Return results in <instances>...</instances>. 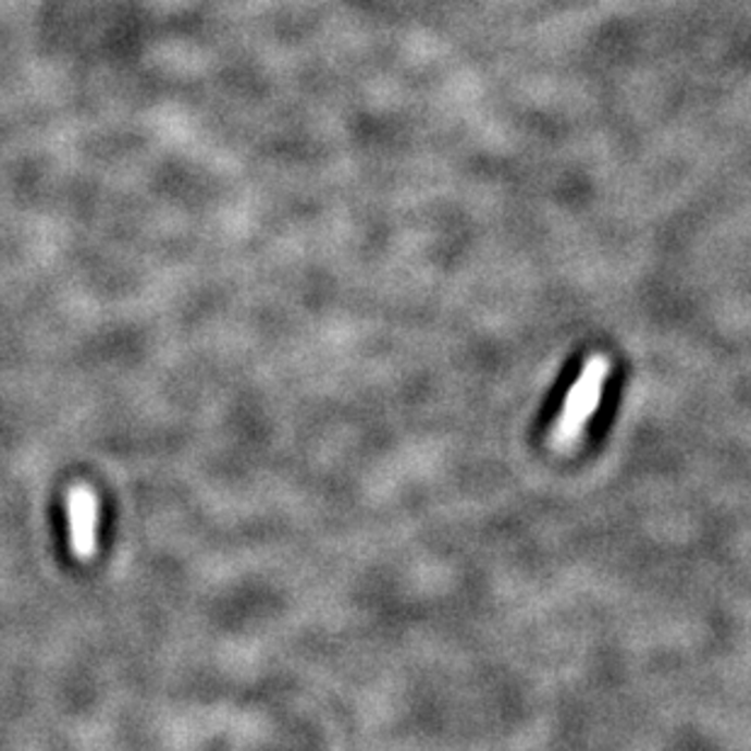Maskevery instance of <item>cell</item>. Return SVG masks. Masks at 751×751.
Wrapping results in <instances>:
<instances>
[{"instance_id":"6da1fadb","label":"cell","mask_w":751,"mask_h":751,"mask_svg":"<svg viewBox=\"0 0 751 751\" xmlns=\"http://www.w3.org/2000/svg\"><path fill=\"white\" fill-rule=\"evenodd\" d=\"M608 374L611 358L601 356V353L591 356L587 365H583L577 382L571 384V390L565 396V406H562V411L557 414V419L550 429V445L555 447V451H569V447L581 441L591 416L599 411Z\"/></svg>"},{"instance_id":"7a4b0ae2","label":"cell","mask_w":751,"mask_h":751,"mask_svg":"<svg viewBox=\"0 0 751 751\" xmlns=\"http://www.w3.org/2000/svg\"><path fill=\"white\" fill-rule=\"evenodd\" d=\"M66 516L71 550L78 559H90L98 552V496L86 484H76L66 494Z\"/></svg>"}]
</instances>
